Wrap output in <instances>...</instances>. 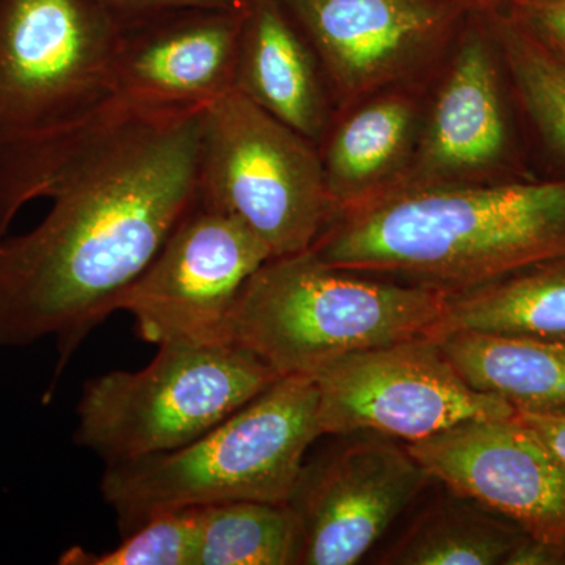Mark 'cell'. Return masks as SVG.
I'll list each match as a JSON object with an SVG mask.
<instances>
[{
	"label": "cell",
	"mask_w": 565,
	"mask_h": 565,
	"mask_svg": "<svg viewBox=\"0 0 565 565\" xmlns=\"http://www.w3.org/2000/svg\"><path fill=\"white\" fill-rule=\"evenodd\" d=\"M204 111L115 95L0 154V345L52 337L63 364L118 311L199 202Z\"/></svg>",
	"instance_id": "obj_1"
},
{
	"label": "cell",
	"mask_w": 565,
	"mask_h": 565,
	"mask_svg": "<svg viewBox=\"0 0 565 565\" xmlns=\"http://www.w3.org/2000/svg\"><path fill=\"white\" fill-rule=\"evenodd\" d=\"M311 250L449 297L565 255V177L393 193L341 211Z\"/></svg>",
	"instance_id": "obj_2"
},
{
	"label": "cell",
	"mask_w": 565,
	"mask_h": 565,
	"mask_svg": "<svg viewBox=\"0 0 565 565\" xmlns=\"http://www.w3.org/2000/svg\"><path fill=\"white\" fill-rule=\"evenodd\" d=\"M446 300L424 286L334 267L310 248L267 259L248 278L222 340L278 377H315L349 353L429 337Z\"/></svg>",
	"instance_id": "obj_3"
},
{
	"label": "cell",
	"mask_w": 565,
	"mask_h": 565,
	"mask_svg": "<svg viewBox=\"0 0 565 565\" xmlns=\"http://www.w3.org/2000/svg\"><path fill=\"white\" fill-rule=\"evenodd\" d=\"M321 435L315 377H280L192 444L107 463L102 493L125 534L178 509L288 504L308 449Z\"/></svg>",
	"instance_id": "obj_4"
},
{
	"label": "cell",
	"mask_w": 565,
	"mask_h": 565,
	"mask_svg": "<svg viewBox=\"0 0 565 565\" xmlns=\"http://www.w3.org/2000/svg\"><path fill=\"white\" fill-rule=\"evenodd\" d=\"M158 348L148 366L111 371L84 385L76 441L106 463L192 444L280 379L230 341Z\"/></svg>",
	"instance_id": "obj_5"
},
{
	"label": "cell",
	"mask_w": 565,
	"mask_h": 565,
	"mask_svg": "<svg viewBox=\"0 0 565 565\" xmlns=\"http://www.w3.org/2000/svg\"><path fill=\"white\" fill-rule=\"evenodd\" d=\"M200 202L247 225L273 258L313 248L340 212L318 145L234 88L204 111Z\"/></svg>",
	"instance_id": "obj_6"
},
{
	"label": "cell",
	"mask_w": 565,
	"mask_h": 565,
	"mask_svg": "<svg viewBox=\"0 0 565 565\" xmlns=\"http://www.w3.org/2000/svg\"><path fill=\"white\" fill-rule=\"evenodd\" d=\"M120 25L98 0H0V154L57 136L115 96Z\"/></svg>",
	"instance_id": "obj_7"
},
{
	"label": "cell",
	"mask_w": 565,
	"mask_h": 565,
	"mask_svg": "<svg viewBox=\"0 0 565 565\" xmlns=\"http://www.w3.org/2000/svg\"><path fill=\"white\" fill-rule=\"evenodd\" d=\"M489 10L470 11L435 71L414 162L393 193L533 178Z\"/></svg>",
	"instance_id": "obj_8"
},
{
	"label": "cell",
	"mask_w": 565,
	"mask_h": 565,
	"mask_svg": "<svg viewBox=\"0 0 565 565\" xmlns=\"http://www.w3.org/2000/svg\"><path fill=\"white\" fill-rule=\"evenodd\" d=\"M315 381L323 435L374 433L414 444L471 419L516 415L500 397L471 388L430 337L349 353Z\"/></svg>",
	"instance_id": "obj_9"
},
{
	"label": "cell",
	"mask_w": 565,
	"mask_h": 565,
	"mask_svg": "<svg viewBox=\"0 0 565 565\" xmlns=\"http://www.w3.org/2000/svg\"><path fill=\"white\" fill-rule=\"evenodd\" d=\"M329 82L337 110L434 76L473 0H278Z\"/></svg>",
	"instance_id": "obj_10"
},
{
	"label": "cell",
	"mask_w": 565,
	"mask_h": 565,
	"mask_svg": "<svg viewBox=\"0 0 565 565\" xmlns=\"http://www.w3.org/2000/svg\"><path fill=\"white\" fill-rule=\"evenodd\" d=\"M273 258L233 215L196 202L178 223L139 280L122 296L147 343H214L241 291Z\"/></svg>",
	"instance_id": "obj_11"
},
{
	"label": "cell",
	"mask_w": 565,
	"mask_h": 565,
	"mask_svg": "<svg viewBox=\"0 0 565 565\" xmlns=\"http://www.w3.org/2000/svg\"><path fill=\"white\" fill-rule=\"evenodd\" d=\"M407 448L362 440L305 462L289 508L305 565L360 563L427 482Z\"/></svg>",
	"instance_id": "obj_12"
},
{
	"label": "cell",
	"mask_w": 565,
	"mask_h": 565,
	"mask_svg": "<svg viewBox=\"0 0 565 565\" xmlns=\"http://www.w3.org/2000/svg\"><path fill=\"white\" fill-rule=\"evenodd\" d=\"M405 448L433 481L565 542V463L519 416L471 419Z\"/></svg>",
	"instance_id": "obj_13"
},
{
	"label": "cell",
	"mask_w": 565,
	"mask_h": 565,
	"mask_svg": "<svg viewBox=\"0 0 565 565\" xmlns=\"http://www.w3.org/2000/svg\"><path fill=\"white\" fill-rule=\"evenodd\" d=\"M241 13L172 9L121 17L115 95L159 106H207L234 88Z\"/></svg>",
	"instance_id": "obj_14"
},
{
	"label": "cell",
	"mask_w": 565,
	"mask_h": 565,
	"mask_svg": "<svg viewBox=\"0 0 565 565\" xmlns=\"http://www.w3.org/2000/svg\"><path fill=\"white\" fill-rule=\"evenodd\" d=\"M433 77L385 88L337 110L318 150L338 211L399 188L418 148Z\"/></svg>",
	"instance_id": "obj_15"
},
{
	"label": "cell",
	"mask_w": 565,
	"mask_h": 565,
	"mask_svg": "<svg viewBox=\"0 0 565 565\" xmlns=\"http://www.w3.org/2000/svg\"><path fill=\"white\" fill-rule=\"evenodd\" d=\"M234 90L319 145L334 106L313 47L278 0H241Z\"/></svg>",
	"instance_id": "obj_16"
},
{
	"label": "cell",
	"mask_w": 565,
	"mask_h": 565,
	"mask_svg": "<svg viewBox=\"0 0 565 565\" xmlns=\"http://www.w3.org/2000/svg\"><path fill=\"white\" fill-rule=\"evenodd\" d=\"M452 332L565 343V255L526 264L449 296L429 337Z\"/></svg>",
	"instance_id": "obj_17"
},
{
	"label": "cell",
	"mask_w": 565,
	"mask_h": 565,
	"mask_svg": "<svg viewBox=\"0 0 565 565\" xmlns=\"http://www.w3.org/2000/svg\"><path fill=\"white\" fill-rule=\"evenodd\" d=\"M476 392L527 414H564L565 343L479 332L434 338Z\"/></svg>",
	"instance_id": "obj_18"
},
{
	"label": "cell",
	"mask_w": 565,
	"mask_h": 565,
	"mask_svg": "<svg viewBox=\"0 0 565 565\" xmlns=\"http://www.w3.org/2000/svg\"><path fill=\"white\" fill-rule=\"evenodd\" d=\"M525 535L511 520L448 489L415 516L379 563L505 565Z\"/></svg>",
	"instance_id": "obj_19"
},
{
	"label": "cell",
	"mask_w": 565,
	"mask_h": 565,
	"mask_svg": "<svg viewBox=\"0 0 565 565\" xmlns=\"http://www.w3.org/2000/svg\"><path fill=\"white\" fill-rule=\"evenodd\" d=\"M489 14L520 118L545 154L565 167V61L520 29L500 3Z\"/></svg>",
	"instance_id": "obj_20"
},
{
	"label": "cell",
	"mask_w": 565,
	"mask_h": 565,
	"mask_svg": "<svg viewBox=\"0 0 565 565\" xmlns=\"http://www.w3.org/2000/svg\"><path fill=\"white\" fill-rule=\"evenodd\" d=\"M300 527L289 504L236 501L199 508L193 565H291Z\"/></svg>",
	"instance_id": "obj_21"
},
{
	"label": "cell",
	"mask_w": 565,
	"mask_h": 565,
	"mask_svg": "<svg viewBox=\"0 0 565 565\" xmlns=\"http://www.w3.org/2000/svg\"><path fill=\"white\" fill-rule=\"evenodd\" d=\"M199 541V508L161 512L141 523L117 548L92 553L73 546L63 553L66 565H193Z\"/></svg>",
	"instance_id": "obj_22"
},
{
	"label": "cell",
	"mask_w": 565,
	"mask_h": 565,
	"mask_svg": "<svg viewBox=\"0 0 565 565\" xmlns=\"http://www.w3.org/2000/svg\"><path fill=\"white\" fill-rule=\"evenodd\" d=\"M512 21L565 61V0H501Z\"/></svg>",
	"instance_id": "obj_23"
},
{
	"label": "cell",
	"mask_w": 565,
	"mask_h": 565,
	"mask_svg": "<svg viewBox=\"0 0 565 565\" xmlns=\"http://www.w3.org/2000/svg\"><path fill=\"white\" fill-rule=\"evenodd\" d=\"M120 17L172 9H239L241 0H98Z\"/></svg>",
	"instance_id": "obj_24"
},
{
	"label": "cell",
	"mask_w": 565,
	"mask_h": 565,
	"mask_svg": "<svg viewBox=\"0 0 565 565\" xmlns=\"http://www.w3.org/2000/svg\"><path fill=\"white\" fill-rule=\"evenodd\" d=\"M505 565H565V542L545 541L526 534L512 550Z\"/></svg>",
	"instance_id": "obj_25"
},
{
	"label": "cell",
	"mask_w": 565,
	"mask_h": 565,
	"mask_svg": "<svg viewBox=\"0 0 565 565\" xmlns=\"http://www.w3.org/2000/svg\"><path fill=\"white\" fill-rule=\"evenodd\" d=\"M516 416L527 424L565 463V412L564 414L516 412Z\"/></svg>",
	"instance_id": "obj_26"
},
{
	"label": "cell",
	"mask_w": 565,
	"mask_h": 565,
	"mask_svg": "<svg viewBox=\"0 0 565 565\" xmlns=\"http://www.w3.org/2000/svg\"><path fill=\"white\" fill-rule=\"evenodd\" d=\"M473 2L479 7H494L501 3V0H473Z\"/></svg>",
	"instance_id": "obj_27"
}]
</instances>
